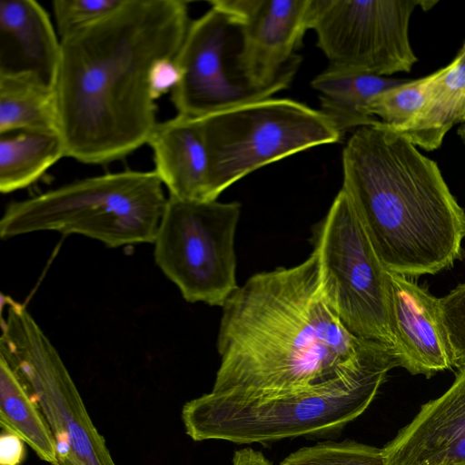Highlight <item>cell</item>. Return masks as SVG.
<instances>
[{
	"label": "cell",
	"mask_w": 465,
	"mask_h": 465,
	"mask_svg": "<svg viewBox=\"0 0 465 465\" xmlns=\"http://www.w3.org/2000/svg\"><path fill=\"white\" fill-rule=\"evenodd\" d=\"M381 450L386 465H465V367Z\"/></svg>",
	"instance_id": "14"
},
{
	"label": "cell",
	"mask_w": 465,
	"mask_h": 465,
	"mask_svg": "<svg viewBox=\"0 0 465 465\" xmlns=\"http://www.w3.org/2000/svg\"><path fill=\"white\" fill-rule=\"evenodd\" d=\"M179 80V70L173 58L158 61L151 73L150 84L153 98L172 92Z\"/></svg>",
	"instance_id": "26"
},
{
	"label": "cell",
	"mask_w": 465,
	"mask_h": 465,
	"mask_svg": "<svg viewBox=\"0 0 465 465\" xmlns=\"http://www.w3.org/2000/svg\"><path fill=\"white\" fill-rule=\"evenodd\" d=\"M221 364L212 392L280 394L328 386L394 352L341 323L322 286L317 252L291 268L256 273L223 306Z\"/></svg>",
	"instance_id": "1"
},
{
	"label": "cell",
	"mask_w": 465,
	"mask_h": 465,
	"mask_svg": "<svg viewBox=\"0 0 465 465\" xmlns=\"http://www.w3.org/2000/svg\"><path fill=\"white\" fill-rule=\"evenodd\" d=\"M458 54L460 55H461L465 59V43H464V45H462V47L460 48V50L459 51Z\"/></svg>",
	"instance_id": "30"
},
{
	"label": "cell",
	"mask_w": 465,
	"mask_h": 465,
	"mask_svg": "<svg viewBox=\"0 0 465 465\" xmlns=\"http://www.w3.org/2000/svg\"><path fill=\"white\" fill-rule=\"evenodd\" d=\"M124 0H54L52 10L60 38L84 29L107 16Z\"/></svg>",
	"instance_id": "24"
},
{
	"label": "cell",
	"mask_w": 465,
	"mask_h": 465,
	"mask_svg": "<svg viewBox=\"0 0 465 465\" xmlns=\"http://www.w3.org/2000/svg\"><path fill=\"white\" fill-rule=\"evenodd\" d=\"M0 425L17 434L41 460L59 465L55 440L41 409L1 357Z\"/></svg>",
	"instance_id": "20"
},
{
	"label": "cell",
	"mask_w": 465,
	"mask_h": 465,
	"mask_svg": "<svg viewBox=\"0 0 465 465\" xmlns=\"http://www.w3.org/2000/svg\"><path fill=\"white\" fill-rule=\"evenodd\" d=\"M60 52V37L37 1H0V76L54 88Z\"/></svg>",
	"instance_id": "15"
},
{
	"label": "cell",
	"mask_w": 465,
	"mask_h": 465,
	"mask_svg": "<svg viewBox=\"0 0 465 465\" xmlns=\"http://www.w3.org/2000/svg\"><path fill=\"white\" fill-rule=\"evenodd\" d=\"M438 70L427 76L404 81L374 96L370 112L382 125L394 132L405 129L418 116L430 98Z\"/></svg>",
	"instance_id": "22"
},
{
	"label": "cell",
	"mask_w": 465,
	"mask_h": 465,
	"mask_svg": "<svg viewBox=\"0 0 465 465\" xmlns=\"http://www.w3.org/2000/svg\"><path fill=\"white\" fill-rule=\"evenodd\" d=\"M232 465H272V463L261 451L245 448L234 452Z\"/></svg>",
	"instance_id": "28"
},
{
	"label": "cell",
	"mask_w": 465,
	"mask_h": 465,
	"mask_svg": "<svg viewBox=\"0 0 465 465\" xmlns=\"http://www.w3.org/2000/svg\"><path fill=\"white\" fill-rule=\"evenodd\" d=\"M240 25L237 69L252 88L272 94L292 81L301 56L296 51L310 29L312 0H212Z\"/></svg>",
	"instance_id": "12"
},
{
	"label": "cell",
	"mask_w": 465,
	"mask_h": 465,
	"mask_svg": "<svg viewBox=\"0 0 465 465\" xmlns=\"http://www.w3.org/2000/svg\"><path fill=\"white\" fill-rule=\"evenodd\" d=\"M190 23L185 1L124 0L60 38L54 90L65 156L103 164L148 143L158 124L152 70L176 55Z\"/></svg>",
	"instance_id": "2"
},
{
	"label": "cell",
	"mask_w": 465,
	"mask_h": 465,
	"mask_svg": "<svg viewBox=\"0 0 465 465\" xmlns=\"http://www.w3.org/2000/svg\"><path fill=\"white\" fill-rule=\"evenodd\" d=\"M57 131L54 88L25 77L0 76V134Z\"/></svg>",
	"instance_id": "21"
},
{
	"label": "cell",
	"mask_w": 465,
	"mask_h": 465,
	"mask_svg": "<svg viewBox=\"0 0 465 465\" xmlns=\"http://www.w3.org/2000/svg\"><path fill=\"white\" fill-rule=\"evenodd\" d=\"M313 239L323 293L341 323L355 337L394 352L387 270L344 189Z\"/></svg>",
	"instance_id": "7"
},
{
	"label": "cell",
	"mask_w": 465,
	"mask_h": 465,
	"mask_svg": "<svg viewBox=\"0 0 465 465\" xmlns=\"http://www.w3.org/2000/svg\"><path fill=\"white\" fill-rule=\"evenodd\" d=\"M209 163L211 201L241 178L342 134L320 110L288 98H266L198 118Z\"/></svg>",
	"instance_id": "6"
},
{
	"label": "cell",
	"mask_w": 465,
	"mask_h": 465,
	"mask_svg": "<svg viewBox=\"0 0 465 465\" xmlns=\"http://www.w3.org/2000/svg\"><path fill=\"white\" fill-rule=\"evenodd\" d=\"M4 303L0 357L41 409L59 465H116L54 346L25 305L10 297Z\"/></svg>",
	"instance_id": "8"
},
{
	"label": "cell",
	"mask_w": 465,
	"mask_h": 465,
	"mask_svg": "<svg viewBox=\"0 0 465 465\" xmlns=\"http://www.w3.org/2000/svg\"><path fill=\"white\" fill-rule=\"evenodd\" d=\"M65 156L57 131H17L0 134V191L24 189Z\"/></svg>",
	"instance_id": "19"
},
{
	"label": "cell",
	"mask_w": 465,
	"mask_h": 465,
	"mask_svg": "<svg viewBox=\"0 0 465 465\" xmlns=\"http://www.w3.org/2000/svg\"><path fill=\"white\" fill-rule=\"evenodd\" d=\"M342 189L387 271L436 274L461 256L465 211L438 163L379 122L356 129L342 151Z\"/></svg>",
	"instance_id": "3"
},
{
	"label": "cell",
	"mask_w": 465,
	"mask_h": 465,
	"mask_svg": "<svg viewBox=\"0 0 465 465\" xmlns=\"http://www.w3.org/2000/svg\"><path fill=\"white\" fill-rule=\"evenodd\" d=\"M457 133L460 139L465 143V123L459 127Z\"/></svg>",
	"instance_id": "29"
},
{
	"label": "cell",
	"mask_w": 465,
	"mask_h": 465,
	"mask_svg": "<svg viewBox=\"0 0 465 465\" xmlns=\"http://www.w3.org/2000/svg\"><path fill=\"white\" fill-rule=\"evenodd\" d=\"M392 368L374 366L328 386L288 393L211 391L185 403L182 419L196 441L262 443L328 432L363 413Z\"/></svg>",
	"instance_id": "4"
},
{
	"label": "cell",
	"mask_w": 465,
	"mask_h": 465,
	"mask_svg": "<svg viewBox=\"0 0 465 465\" xmlns=\"http://www.w3.org/2000/svg\"><path fill=\"white\" fill-rule=\"evenodd\" d=\"M439 305L452 364L462 369L465 367V282L439 298Z\"/></svg>",
	"instance_id": "25"
},
{
	"label": "cell",
	"mask_w": 465,
	"mask_h": 465,
	"mask_svg": "<svg viewBox=\"0 0 465 465\" xmlns=\"http://www.w3.org/2000/svg\"><path fill=\"white\" fill-rule=\"evenodd\" d=\"M154 172L169 196L210 202L209 163L198 119L177 114L158 123L148 141Z\"/></svg>",
	"instance_id": "16"
},
{
	"label": "cell",
	"mask_w": 465,
	"mask_h": 465,
	"mask_svg": "<svg viewBox=\"0 0 465 465\" xmlns=\"http://www.w3.org/2000/svg\"><path fill=\"white\" fill-rule=\"evenodd\" d=\"M405 80L328 67L312 81L318 91L321 112L343 134L353 128L380 122L370 112L371 99Z\"/></svg>",
	"instance_id": "17"
},
{
	"label": "cell",
	"mask_w": 465,
	"mask_h": 465,
	"mask_svg": "<svg viewBox=\"0 0 465 465\" xmlns=\"http://www.w3.org/2000/svg\"><path fill=\"white\" fill-rule=\"evenodd\" d=\"M465 123V59L459 54L438 70L432 93L414 121L401 132L415 146L438 149L447 133Z\"/></svg>",
	"instance_id": "18"
},
{
	"label": "cell",
	"mask_w": 465,
	"mask_h": 465,
	"mask_svg": "<svg viewBox=\"0 0 465 465\" xmlns=\"http://www.w3.org/2000/svg\"><path fill=\"white\" fill-rule=\"evenodd\" d=\"M154 171H124L78 180L9 203L0 236L40 231L81 234L108 247L153 243L167 199Z\"/></svg>",
	"instance_id": "5"
},
{
	"label": "cell",
	"mask_w": 465,
	"mask_h": 465,
	"mask_svg": "<svg viewBox=\"0 0 465 465\" xmlns=\"http://www.w3.org/2000/svg\"><path fill=\"white\" fill-rule=\"evenodd\" d=\"M25 441L15 432L2 428L0 465H20L25 458Z\"/></svg>",
	"instance_id": "27"
},
{
	"label": "cell",
	"mask_w": 465,
	"mask_h": 465,
	"mask_svg": "<svg viewBox=\"0 0 465 465\" xmlns=\"http://www.w3.org/2000/svg\"><path fill=\"white\" fill-rule=\"evenodd\" d=\"M280 465H386L382 450L351 440L302 448Z\"/></svg>",
	"instance_id": "23"
},
{
	"label": "cell",
	"mask_w": 465,
	"mask_h": 465,
	"mask_svg": "<svg viewBox=\"0 0 465 465\" xmlns=\"http://www.w3.org/2000/svg\"><path fill=\"white\" fill-rule=\"evenodd\" d=\"M236 202L169 196L154 243V261L189 302L223 306L237 290Z\"/></svg>",
	"instance_id": "9"
},
{
	"label": "cell",
	"mask_w": 465,
	"mask_h": 465,
	"mask_svg": "<svg viewBox=\"0 0 465 465\" xmlns=\"http://www.w3.org/2000/svg\"><path fill=\"white\" fill-rule=\"evenodd\" d=\"M394 354L412 375L430 378L450 369L451 352L439 298L407 277L387 271Z\"/></svg>",
	"instance_id": "13"
},
{
	"label": "cell",
	"mask_w": 465,
	"mask_h": 465,
	"mask_svg": "<svg viewBox=\"0 0 465 465\" xmlns=\"http://www.w3.org/2000/svg\"><path fill=\"white\" fill-rule=\"evenodd\" d=\"M435 1L312 0L310 29L330 67L377 76L409 73L418 58L409 37L418 5Z\"/></svg>",
	"instance_id": "10"
},
{
	"label": "cell",
	"mask_w": 465,
	"mask_h": 465,
	"mask_svg": "<svg viewBox=\"0 0 465 465\" xmlns=\"http://www.w3.org/2000/svg\"><path fill=\"white\" fill-rule=\"evenodd\" d=\"M240 45L239 24L221 9L211 6L191 21L174 56L179 80L171 100L177 114L198 119L272 95L251 87L240 75Z\"/></svg>",
	"instance_id": "11"
}]
</instances>
